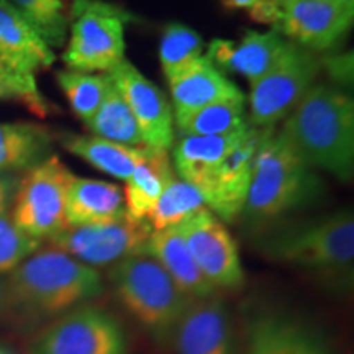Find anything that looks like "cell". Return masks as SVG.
Listing matches in <instances>:
<instances>
[{"mask_svg":"<svg viewBox=\"0 0 354 354\" xmlns=\"http://www.w3.org/2000/svg\"><path fill=\"white\" fill-rule=\"evenodd\" d=\"M19 183L20 179L17 177V174L0 172V215H6L12 207Z\"/></svg>","mask_w":354,"mask_h":354,"instance_id":"e575fe53","label":"cell"},{"mask_svg":"<svg viewBox=\"0 0 354 354\" xmlns=\"http://www.w3.org/2000/svg\"><path fill=\"white\" fill-rule=\"evenodd\" d=\"M74 177L57 156L25 171L12 203L15 227L38 241L51 240L68 228L66 197Z\"/></svg>","mask_w":354,"mask_h":354,"instance_id":"ba28073f","label":"cell"},{"mask_svg":"<svg viewBox=\"0 0 354 354\" xmlns=\"http://www.w3.org/2000/svg\"><path fill=\"white\" fill-rule=\"evenodd\" d=\"M223 3L228 8H240V10H248L259 24L277 25L281 10H277L272 6L271 0H223Z\"/></svg>","mask_w":354,"mask_h":354,"instance_id":"836d02e7","label":"cell"},{"mask_svg":"<svg viewBox=\"0 0 354 354\" xmlns=\"http://www.w3.org/2000/svg\"><path fill=\"white\" fill-rule=\"evenodd\" d=\"M167 149L145 146L143 156L125 180V209L135 220H146L165 189L176 179Z\"/></svg>","mask_w":354,"mask_h":354,"instance_id":"7402d4cb","label":"cell"},{"mask_svg":"<svg viewBox=\"0 0 354 354\" xmlns=\"http://www.w3.org/2000/svg\"><path fill=\"white\" fill-rule=\"evenodd\" d=\"M104 290L95 268L48 248L26 258L3 282V310L20 326L35 328L100 297Z\"/></svg>","mask_w":354,"mask_h":354,"instance_id":"6da1fadb","label":"cell"},{"mask_svg":"<svg viewBox=\"0 0 354 354\" xmlns=\"http://www.w3.org/2000/svg\"><path fill=\"white\" fill-rule=\"evenodd\" d=\"M71 19L63 53L69 71L107 74L125 59V12L100 0H73Z\"/></svg>","mask_w":354,"mask_h":354,"instance_id":"8992f818","label":"cell"},{"mask_svg":"<svg viewBox=\"0 0 354 354\" xmlns=\"http://www.w3.org/2000/svg\"><path fill=\"white\" fill-rule=\"evenodd\" d=\"M177 354H238L232 312L218 295L196 299L174 335Z\"/></svg>","mask_w":354,"mask_h":354,"instance_id":"9a60e30c","label":"cell"},{"mask_svg":"<svg viewBox=\"0 0 354 354\" xmlns=\"http://www.w3.org/2000/svg\"><path fill=\"white\" fill-rule=\"evenodd\" d=\"M127 215L125 197L118 185L74 177L66 197V227L105 223Z\"/></svg>","mask_w":354,"mask_h":354,"instance_id":"44dd1931","label":"cell"},{"mask_svg":"<svg viewBox=\"0 0 354 354\" xmlns=\"http://www.w3.org/2000/svg\"><path fill=\"white\" fill-rule=\"evenodd\" d=\"M86 125L94 133V136H99V138L127 146L145 145L138 123H136L130 107L113 82L109 87L99 110Z\"/></svg>","mask_w":354,"mask_h":354,"instance_id":"4316f807","label":"cell"},{"mask_svg":"<svg viewBox=\"0 0 354 354\" xmlns=\"http://www.w3.org/2000/svg\"><path fill=\"white\" fill-rule=\"evenodd\" d=\"M328 69L336 79H342L344 82H351L353 79V56L351 53L344 56H336L328 59Z\"/></svg>","mask_w":354,"mask_h":354,"instance_id":"d590c367","label":"cell"},{"mask_svg":"<svg viewBox=\"0 0 354 354\" xmlns=\"http://www.w3.org/2000/svg\"><path fill=\"white\" fill-rule=\"evenodd\" d=\"M145 254L158 261L172 281L192 299H205L216 294L215 287L203 277L179 227L158 230L149 234Z\"/></svg>","mask_w":354,"mask_h":354,"instance_id":"ffe728a7","label":"cell"},{"mask_svg":"<svg viewBox=\"0 0 354 354\" xmlns=\"http://www.w3.org/2000/svg\"><path fill=\"white\" fill-rule=\"evenodd\" d=\"M0 73H17L15 69H12L10 66H8L7 63H3L2 59H0ZM21 74V73H20Z\"/></svg>","mask_w":354,"mask_h":354,"instance_id":"f35d334b","label":"cell"},{"mask_svg":"<svg viewBox=\"0 0 354 354\" xmlns=\"http://www.w3.org/2000/svg\"><path fill=\"white\" fill-rule=\"evenodd\" d=\"M151 233L148 221L135 220L127 214L122 218L105 223L66 228L50 241L56 250L95 268L118 263L130 256L145 254Z\"/></svg>","mask_w":354,"mask_h":354,"instance_id":"8fae6325","label":"cell"},{"mask_svg":"<svg viewBox=\"0 0 354 354\" xmlns=\"http://www.w3.org/2000/svg\"><path fill=\"white\" fill-rule=\"evenodd\" d=\"M109 76L138 123L145 146L169 149L176 138L174 112L165 92L127 59L110 71Z\"/></svg>","mask_w":354,"mask_h":354,"instance_id":"5bb4252c","label":"cell"},{"mask_svg":"<svg viewBox=\"0 0 354 354\" xmlns=\"http://www.w3.org/2000/svg\"><path fill=\"white\" fill-rule=\"evenodd\" d=\"M203 207H207V203L202 194L194 185L176 177L154 203L146 221L153 232L179 227L185 218Z\"/></svg>","mask_w":354,"mask_h":354,"instance_id":"83f0119b","label":"cell"},{"mask_svg":"<svg viewBox=\"0 0 354 354\" xmlns=\"http://www.w3.org/2000/svg\"><path fill=\"white\" fill-rule=\"evenodd\" d=\"M53 136L44 127L28 122L0 123V172L28 171L46 159Z\"/></svg>","mask_w":354,"mask_h":354,"instance_id":"cb8c5ba5","label":"cell"},{"mask_svg":"<svg viewBox=\"0 0 354 354\" xmlns=\"http://www.w3.org/2000/svg\"><path fill=\"white\" fill-rule=\"evenodd\" d=\"M3 310V282H0V313Z\"/></svg>","mask_w":354,"mask_h":354,"instance_id":"60d3db41","label":"cell"},{"mask_svg":"<svg viewBox=\"0 0 354 354\" xmlns=\"http://www.w3.org/2000/svg\"><path fill=\"white\" fill-rule=\"evenodd\" d=\"M57 84L64 92L73 112L84 123H87L99 110L105 99L112 79L107 74L79 73V71H61L57 73Z\"/></svg>","mask_w":354,"mask_h":354,"instance_id":"f1b7e54d","label":"cell"},{"mask_svg":"<svg viewBox=\"0 0 354 354\" xmlns=\"http://www.w3.org/2000/svg\"><path fill=\"white\" fill-rule=\"evenodd\" d=\"M269 261L318 274L351 277L354 261V218L351 210L292 225L261 241Z\"/></svg>","mask_w":354,"mask_h":354,"instance_id":"5b68a950","label":"cell"},{"mask_svg":"<svg viewBox=\"0 0 354 354\" xmlns=\"http://www.w3.org/2000/svg\"><path fill=\"white\" fill-rule=\"evenodd\" d=\"M0 354H17L15 351L10 346H7V344L0 343Z\"/></svg>","mask_w":354,"mask_h":354,"instance_id":"ab89813d","label":"cell"},{"mask_svg":"<svg viewBox=\"0 0 354 354\" xmlns=\"http://www.w3.org/2000/svg\"><path fill=\"white\" fill-rule=\"evenodd\" d=\"M333 2L338 3L343 10H346L348 13L354 15V0H333Z\"/></svg>","mask_w":354,"mask_h":354,"instance_id":"8d00e7d4","label":"cell"},{"mask_svg":"<svg viewBox=\"0 0 354 354\" xmlns=\"http://www.w3.org/2000/svg\"><path fill=\"white\" fill-rule=\"evenodd\" d=\"M292 41L277 32H253L250 30L240 41L214 39L209 44L212 63L246 77L250 84L259 81L290 50Z\"/></svg>","mask_w":354,"mask_h":354,"instance_id":"e0dca14e","label":"cell"},{"mask_svg":"<svg viewBox=\"0 0 354 354\" xmlns=\"http://www.w3.org/2000/svg\"><path fill=\"white\" fill-rule=\"evenodd\" d=\"M61 145L66 151L81 158L105 174L127 180L131 176L135 166L143 156V146H127L109 141L99 136L64 135Z\"/></svg>","mask_w":354,"mask_h":354,"instance_id":"d4e9b609","label":"cell"},{"mask_svg":"<svg viewBox=\"0 0 354 354\" xmlns=\"http://www.w3.org/2000/svg\"><path fill=\"white\" fill-rule=\"evenodd\" d=\"M127 331L97 305H79L35 331L28 354H128Z\"/></svg>","mask_w":354,"mask_h":354,"instance_id":"52a82bcc","label":"cell"},{"mask_svg":"<svg viewBox=\"0 0 354 354\" xmlns=\"http://www.w3.org/2000/svg\"><path fill=\"white\" fill-rule=\"evenodd\" d=\"M284 135L308 167L349 183L354 172V102L326 84H313L287 118Z\"/></svg>","mask_w":354,"mask_h":354,"instance_id":"7a4b0ae2","label":"cell"},{"mask_svg":"<svg viewBox=\"0 0 354 354\" xmlns=\"http://www.w3.org/2000/svg\"><path fill=\"white\" fill-rule=\"evenodd\" d=\"M241 136L243 133L232 136H180L172 149V166L179 179L194 185L202 194L212 174Z\"/></svg>","mask_w":354,"mask_h":354,"instance_id":"603a6c76","label":"cell"},{"mask_svg":"<svg viewBox=\"0 0 354 354\" xmlns=\"http://www.w3.org/2000/svg\"><path fill=\"white\" fill-rule=\"evenodd\" d=\"M272 2V6L277 8V10H284L286 7H289V6H292V3H297V2H300V0H271Z\"/></svg>","mask_w":354,"mask_h":354,"instance_id":"74e56055","label":"cell"},{"mask_svg":"<svg viewBox=\"0 0 354 354\" xmlns=\"http://www.w3.org/2000/svg\"><path fill=\"white\" fill-rule=\"evenodd\" d=\"M203 56L202 37L183 24H167L159 43V61L167 82Z\"/></svg>","mask_w":354,"mask_h":354,"instance_id":"f546056e","label":"cell"},{"mask_svg":"<svg viewBox=\"0 0 354 354\" xmlns=\"http://www.w3.org/2000/svg\"><path fill=\"white\" fill-rule=\"evenodd\" d=\"M245 343V354H338L320 323L281 305L248 310Z\"/></svg>","mask_w":354,"mask_h":354,"instance_id":"9c48e42d","label":"cell"},{"mask_svg":"<svg viewBox=\"0 0 354 354\" xmlns=\"http://www.w3.org/2000/svg\"><path fill=\"white\" fill-rule=\"evenodd\" d=\"M174 122L180 135L187 136H232L250 128L245 102L238 100L215 102L194 112L176 115Z\"/></svg>","mask_w":354,"mask_h":354,"instance_id":"484cf974","label":"cell"},{"mask_svg":"<svg viewBox=\"0 0 354 354\" xmlns=\"http://www.w3.org/2000/svg\"><path fill=\"white\" fill-rule=\"evenodd\" d=\"M185 245L203 277L215 290H238L245 284L238 245L223 221L207 207L179 225Z\"/></svg>","mask_w":354,"mask_h":354,"instance_id":"7c38bea8","label":"cell"},{"mask_svg":"<svg viewBox=\"0 0 354 354\" xmlns=\"http://www.w3.org/2000/svg\"><path fill=\"white\" fill-rule=\"evenodd\" d=\"M110 282L118 302L146 335L159 346H171L185 310L196 299L185 294L148 254L115 263Z\"/></svg>","mask_w":354,"mask_h":354,"instance_id":"3957f363","label":"cell"},{"mask_svg":"<svg viewBox=\"0 0 354 354\" xmlns=\"http://www.w3.org/2000/svg\"><path fill=\"white\" fill-rule=\"evenodd\" d=\"M174 117L223 100L245 102V95L203 55L169 81Z\"/></svg>","mask_w":354,"mask_h":354,"instance_id":"d6986e66","label":"cell"},{"mask_svg":"<svg viewBox=\"0 0 354 354\" xmlns=\"http://www.w3.org/2000/svg\"><path fill=\"white\" fill-rule=\"evenodd\" d=\"M320 194L318 177L299 156L284 131L272 128L256 154L241 215L251 221L271 220L308 205Z\"/></svg>","mask_w":354,"mask_h":354,"instance_id":"277c9868","label":"cell"},{"mask_svg":"<svg viewBox=\"0 0 354 354\" xmlns=\"http://www.w3.org/2000/svg\"><path fill=\"white\" fill-rule=\"evenodd\" d=\"M0 100H19L38 115H46V102L39 94L35 76L0 73Z\"/></svg>","mask_w":354,"mask_h":354,"instance_id":"d6a6232c","label":"cell"},{"mask_svg":"<svg viewBox=\"0 0 354 354\" xmlns=\"http://www.w3.org/2000/svg\"><path fill=\"white\" fill-rule=\"evenodd\" d=\"M37 30L48 46L59 48L68 35L71 10L66 0H7Z\"/></svg>","mask_w":354,"mask_h":354,"instance_id":"4dcf8cb0","label":"cell"},{"mask_svg":"<svg viewBox=\"0 0 354 354\" xmlns=\"http://www.w3.org/2000/svg\"><path fill=\"white\" fill-rule=\"evenodd\" d=\"M38 248L39 241L17 228L10 215H0V274L12 272Z\"/></svg>","mask_w":354,"mask_h":354,"instance_id":"1f68e13d","label":"cell"},{"mask_svg":"<svg viewBox=\"0 0 354 354\" xmlns=\"http://www.w3.org/2000/svg\"><path fill=\"white\" fill-rule=\"evenodd\" d=\"M353 20L354 15L333 0H300L281 12L276 28L297 46L325 51L346 37Z\"/></svg>","mask_w":354,"mask_h":354,"instance_id":"2e32d148","label":"cell"},{"mask_svg":"<svg viewBox=\"0 0 354 354\" xmlns=\"http://www.w3.org/2000/svg\"><path fill=\"white\" fill-rule=\"evenodd\" d=\"M0 59L17 73L30 76L50 69L56 61L33 25L7 0H0Z\"/></svg>","mask_w":354,"mask_h":354,"instance_id":"ac0fdd59","label":"cell"},{"mask_svg":"<svg viewBox=\"0 0 354 354\" xmlns=\"http://www.w3.org/2000/svg\"><path fill=\"white\" fill-rule=\"evenodd\" d=\"M322 69L312 51L292 44L279 63L259 81L251 84V127H274L287 118L315 84Z\"/></svg>","mask_w":354,"mask_h":354,"instance_id":"30bf717a","label":"cell"},{"mask_svg":"<svg viewBox=\"0 0 354 354\" xmlns=\"http://www.w3.org/2000/svg\"><path fill=\"white\" fill-rule=\"evenodd\" d=\"M272 128H248L241 140L212 174L202 190V196L205 198L207 209L215 212L216 218L232 223L241 215L250 190L256 154Z\"/></svg>","mask_w":354,"mask_h":354,"instance_id":"4fadbf2b","label":"cell"}]
</instances>
